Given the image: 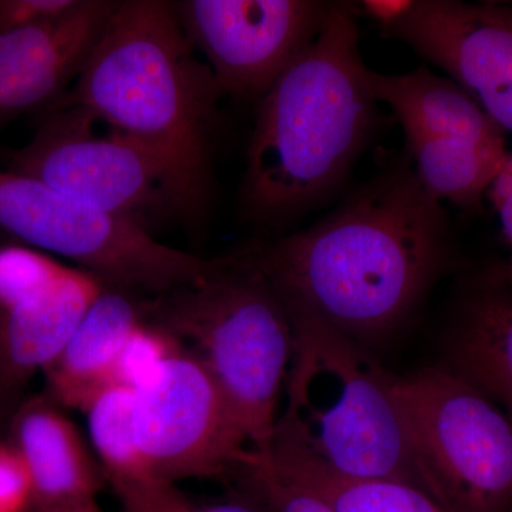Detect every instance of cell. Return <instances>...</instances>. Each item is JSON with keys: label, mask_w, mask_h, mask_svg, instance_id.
Here are the masks:
<instances>
[{"label": "cell", "mask_w": 512, "mask_h": 512, "mask_svg": "<svg viewBox=\"0 0 512 512\" xmlns=\"http://www.w3.org/2000/svg\"><path fill=\"white\" fill-rule=\"evenodd\" d=\"M241 249L284 301L369 350L406 326L461 261L454 222L406 151L311 227Z\"/></svg>", "instance_id": "1"}, {"label": "cell", "mask_w": 512, "mask_h": 512, "mask_svg": "<svg viewBox=\"0 0 512 512\" xmlns=\"http://www.w3.org/2000/svg\"><path fill=\"white\" fill-rule=\"evenodd\" d=\"M357 3L333 2L311 46L256 103L239 205L284 232L339 194L383 123L367 90Z\"/></svg>", "instance_id": "2"}, {"label": "cell", "mask_w": 512, "mask_h": 512, "mask_svg": "<svg viewBox=\"0 0 512 512\" xmlns=\"http://www.w3.org/2000/svg\"><path fill=\"white\" fill-rule=\"evenodd\" d=\"M195 52L174 3L119 2L82 74L45 114L80 107L150 148L202 217L224 96Z\"/></svg>", "instance_id": "3"}, {"label": "cell", "mask_w": 512, "mask_h": 512, "mask_svg": "<svg viewBox=\"0 0 512 512\" xmlns=\"http://www.w3.org/2000/svg\"><path fill=\"white\" fill-rule=\"evenodd\" d=\"M282 302L291 319L292 357L284 412L271 441L339 476L420 488L393 376L369 349L318 313L299 302Z\"/></svg>", "instance_id": "4"}, {"label": "cell", "mask_w": 512, "mask_h": 512, "mask_svg": "<svg viewBox=\"0 0 512 512\" xmlns=\"http://www.w3.org/2000/svg\"><path fill=\"white\" fill-rule=\"evenodd\" d=\"M146 320L194 343L251 450L271 443L292 357L281 296L242 249L211 259L195 284L146 299Z\"/></svg>", "instance_id": "5"}, {"label": "cell", "mask_w": 512, "mask_h": 512, "mask_svg": "<svg viewBox=\"0 0 512 512\" xmlns=\"http://www.w3.org/2000/svg\"><path fill=\"white\" fill-rule=\"evenodd\" d=\"M414 474L448 511H512V420L446 366L393 376Z\"/></svg>", "instance_id": "6"}, {"label": "cell", "mask_w": 512, "mask_h": 512, "mask_svg": "<svg viewBox=\"0 0 512 512\" xmlns=\"http://www.w3.org/2000/svg\"><path fill=\"white\" fill-rule=\"evenodd\" d=\"M0 227L141 298L195 284L211 266V259L161 244L136 222L9 171H0Z\"/></svg>", "instance_id": "7"}, {"label": "cell", "mask_w": 512, "mask_h": 512, "mask_svg": "<svg viewBox=\"0 0 512 512\" xmlns=\"http://www.w3.org/2000/svg\"><path fill=\"white\" fill-rule=\"evenodd\" d=\"M80 107L45 114L36 136L9 154V173L77 198L150 232L151 224L198 220L200 214L173 171L150 148L111 130Z\"/></svg>", "instance_id": "8"}, {"label": "cell", "mask_w": 512, "mask_h": 512, "mask_svg": "<svg viewBox=\"0 0 512 512\" xmlns=\"http://www.w3.org/2000/svg\"><path fill=\"white\" fill-rule=\"evenodd\" d=\"M136 443L151 477L235 476L251 446L220 386L197 353L177 349L134 390Z\"/></svg>", "instance_id": "9"}, {"label": "cell", "mask_w": 512, "mask_h": 512, "mask_svg": "<svg viewBox=\"0 0 512 512\" xmlns=\"http://www.w3.org/2000/svg\"><path fill=\"white\" fill-rule=\"evenodd\" d=\"M323 0H185L174 3L222 96L258 103L328 19Z\"/></svg>", "instance_id": "10"}, {"label": "cell", "mask_w": 512, "mask_h": 512, "mask_svg": "<svg viewBox=\"0 0 512 512\" xmlns=\"http://www.w3.org/2000/svg\"><path fill=\"white\" fill-rule=\"evenodd\" d=\"M377 30L446 72L512 133V5L410 0L400 18Z\"/></svg>", "instance_id": "11"}, {"label": "cell", "mask_w": 512, "mask_h": 512, "mask_svg": "<svg viewBox=\"0 0 512 512\" xmlns=\"http://www.w3.org/2000/svg\"><path fill=\"white\" fill-rule=\"evenodd\" d=\"M117 0H79L59 18L0 35V127L45 114L69 92L106 32Z\"/></svg>", "instance_id": "12"}, {"label": "cell", "mask_w": 512, "mask_h": 512, "mask_svg": "<svg viewBox=\"0 0 512 512\" xmlns=\"http://www.w3.org/2000/svg\"><path fill=\"white\" fill-rule=\"evenodd\" d=\"M443 366L512 420V284L504 264L464 276L444 335Z\"/></svg>", "instance_id": "13"}, {"label": "cell", "mask_w": 512, "mask_h": 512, "mask_svg": "<svg viewBox=\"0 0 512 512\" xmlns=\"http://www.w3.org/2000/svg\"><path fill=\"white\" fill-rule=\"evenodd\" d=\"M12 433V446L28 467L32 512H100L99 468L60 406L30 400L16 414Z\"/></svg>", "instance_id": "14"}, {"label": "cell", "mask_w": 512, "mask_h": 512, "mask_svg": "<svg viewBox=\"0 0 512 512\" xmlns=\"http://www.w3.org/2000/svg\"><path fill=\"white\" fill-rule=\"evenodd\" d=\"M104 282L69 268L42 291L0 311V387L16 390L66 348Z\"/></svg>", "instance_id": "15"}, {"label": "cell", "mask_w": 512, "mask_h": 512, "mask_svg": "<svg viewBox=\"0 0 512 512\" xmlns=\"http://www.w3.org/2000/svg\"><path fill=\"white\" fill-rule=\"evenodd\" d=\"M146 322V298L104 285L55 362L47 366L52 402L86 410L113 384L114 369L128 336Z\"/></svg>", "instance_id": "16"}, {"label": "cell", "mask_w": 512, "mask_h": 512, "mask_svg": "<svg viewBox=\"0 0 512 512\" xmlns=\"http://www.w3.org/2000/svg\"><path fill=\"white\" fill-rule=\"evenodd\" d=\"M370 96L386 104L404 133L454 137L505 146L504 130L456 82L420 66L404 74H383L367 67Z\"/></svg>", "instance_id": "17"}, {"label": "cell", "mask_w": 512, "mask_h": 512, "mask_svg": "<svg viewBox=\"0 0 512 512\" xmlns=\"http://www.w3.org/2000/svg\"><path fill=\"white\" fill-rule=\"evenodd\" d=\"M404 138V151L431 197L468 214L483 212L484 197L507 160L505 146L420 133H404Z\"/></svg>", "instance_id": "18"}, {"label": "cell", "mask_w": 512, "mask_h": 512, "mask_svg": "<svg viewBox=\"0 0 512 512\" xmlns=\"http://www.w3.org/2000/svg\"><path fill=\"white\" fill-rule=\"evenodd\" d=\"M256 453L309 488L335 512H453L413 485L383 478L339 476L275 441Z\"/></svg>", "instance_id": "19"}, {"label": "cell", "mask_w": 512, "mask_h": 512, "mask_svg": "<svg viewBox=\"0 0 512 512\" xmlns=\"http://www.w3.org/2000/svg\"><path fill=\"white\" fill-rule=\"evenodd\" d=\"M133 407L134 390L111 384L84 410L94 450L111 485L154 478L138 451Z\"/></svg>", "instance_id": "20"}, {"label": "cell", "mask_w": 512, "mask_h": 512, "mask_svg": "<svg viewBox=\"0 0 512 512\" xmlns=\"http://www.w3.org/2000/svg\"><path fill=\"white\" fill-rule=\"evenodd\" d=\"M248 497L264 512H335L322 498L279 471L256 451H249L238 473Z\"/></svg>", "instance_id": "21"}, {"label": "cell", "mask_w": 512, "mask_h": 512, "mask_svg": "<svg viewBox=\"0 0 512 512\" xmlns=\"http://www.w3.org/2000/svg\"><path fill=\"white\" fill-rule=\"evenodd\" d=\"M64 269L66 266L39 249L25 245L0 247V311L42 291Z\"/></svg>", "instance_id": "22"}, {"label": "cell", "mask_w": 512, "mask_h": 512, "mask_svg": "<svg viewBox=\"0 0 512 512\" xmlns=\"http://www.w3.org/2000/svg\"><path fill=\"white\" fill-rule=\"evenodd\" d=\"M123 512H264L251 498L225 503L198 504L174 484L148 478L113 485Z\"/></svg>", "instance_id": "23"}, {"label": "cell", "mask_w": 512, "mask_h": 512, "mask_svg": "<svg viewBox=\"0 0 512 512\" xmlns=\"http://www.w3.org/2000/svg\"><path fill=\"white\" fill-rule=\"evenodd\" d=\"M177 349H180L177 339L146 320L128 336L114 369L113 384L136 390L156 375Z\"/></svg>", "instance_id": "24"}, {"label": "cell", "mask_w": 512, "mask_h": 512, "mask_svg": "<svg viewBox=\"0 0 512 512\" xmlns=\"http://www.w3.org/2000/svg\"><path fill=\"white\" fill-rule=\"evenodd\" d=\"M28 467L19 451L0 444V512H32Z\"/></svg>", "instance_id": "25"}, {"label": "cell", "mask_w": 512, "mask_h": 512, "mask_svg": "<svg viewBox=\"0 0 512 512\" xmlns=\"http://www.w3.org/2000/svg\"><path fill=\"white\" fill-rule=\"evenodd\" d=\"M79 0H0V35L59 18Z\"/></svg>", "instance_id": "26"}, {"label": "cell", "mask_w": 512, "mask_h": 512, "mask_svg": "<svg viewBox=\"0 0 512 512\" xmlns=\"http://www.w3.org/2000/svg\"><path fill=\"white\" fill-rule=\"evenodd\" d=\"M487 195L500 217L501 228H503L504 239L508 247V259L504 262L505 274L512 284V153H508L507 160H505L500 173L494 178Z\"/></svg>", "instance_id": "27"}, {"label": "cell", "mask_w": 512, "mask_h": 512, "mask_svg": "<svg viewBox=\"0 0 512 512\" xmlns=\"http://www.w3.org/2000/svg\"><path fill=\"white\" fill-rule=\"evenodd\" d=\"M410 0H365L357 3L360 16L373 20L376 29L390 25L409 8Z\"/></svg>", "instance_id": "28"}, {"label": "cell", "mask_w": 512, "mask_h": 512, "mask_svg": "<svg viewBox=\"0 0 512 512\" xmlns=\"http://www.w3.org/2000/svg\"><path fill=\"white\" fill-rule=\"evenodd\" d=\"M512 512V511H511Z\"/></svg>", "instance_id": "29"}]
</instances>
